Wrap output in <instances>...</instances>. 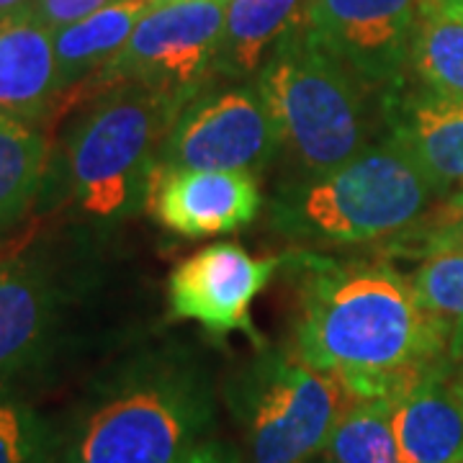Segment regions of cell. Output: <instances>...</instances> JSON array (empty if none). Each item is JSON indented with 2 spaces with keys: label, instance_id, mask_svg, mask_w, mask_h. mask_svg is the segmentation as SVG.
I'll return each instance as SVG.
<instances>
[{
  "label": "cell",
  "instance_id": "cb8c5ba5",
  "mask_svg": "<svg viewBox=\"0 0 463 463\" xmlns=\"http://www.w3.org/2000/svg\"><path fill=\"white\" fill-rule=\"evenodd\" d=\"M116 0H33L32 8L36 16L42 18L52 32L65 29L70 24H78L100 8L111 5Z\"/></svg>",
  "mask_w": 463,
  "mask_h": 463
},
{
  "label": "cell",
  "instance_id": "52a82bcc",
  "mask_svg": "<svg viewBox=\"0 0 463 463\" xmlns=\"http://www.w3.org/2000/svg\"><path fill=\"white\" fill-rule=\"evenodd\" d=\"M227 5L230 0L155 3L124 50L99 70L103 88L139 83L185 106L216 72Z\"/></svg>",
  "mask_w": 463,
  "mask_h": 463
},
{
  "label": "cell",
  "instance_id": "44dd1931",
  "mask_svg": "<svg viewBox=\"0 0 463 463\" xmlns=\"http://www.w3.org/2000/svg\"><path fill=\"white\" fill-rule=\"evenodd\" d=\"M62 438L29 402L0 383V463H57Z\"/></svg>",
  "mask_w": 463,
  "mask_h": 463
},
{
  "label": "cell",
  "instance_id": "e0dca14e",
  "mask_svg": "<svg viewBox=\"0 0 463 463\" xmlns=\"http://www.w3.org/2000/svg\"><path fill=\"white\" fill-rule=\"evenodd\" d=\"M155 0H116L78 24L54 32V60L60 88L67 90L114 60Z\"/></svg>",
  "mask_w": 463,
  "mask_h": 463
},
{
  "label": "cell",
  "instance_id": "4316f807",
  "mask_svg": "<svg viewBox=\"0 0 463 463\" xmlns=\"http://www.w3.org/2000/svg\"><path fill=\"white\" fill-rule=\"evenodd\" d=\"M312 463H332L330 458H327V456H325V453H322V456H319V458H315V461Z\"/></svg>",
  "mask_w": 463,
  "mask_h": 463
},
{
  "label": "cell",
  "instance_id": "7c38bea8",
  "mask_svg": "<svg viewBox=\"0 0 463 463\" xmlns=\"http://www.w3.org/2000/svg\"><path fill=\"white\" fill-rule=\"evenodd\" d=\"M381 118L383 139L407 152L440 194L463 185V100L399 83L383 90Z\"/></svg>",
  "mask_w": 463,
  "mask_h": 463
},
{
  "label": "cell",
  "instance_id": "277c9868",
  "mask_svg": "<svg viewBox=\"0 0 463 463\" xmlns=\"http://www.w3.org/2000/svg\"><path fill=\"white\" fill-rule=\"evenodd\" d=\"M279 124L283 147L304 175H319L355 157L371 142V93L307 26L283 36L255 75Z\"/></svg>",
  "mask_w": 463,
  "mask_h": 463
},
{
  "label": "cell",
  "instance_id": "d4e9b609",
  "mask_svg": "<svg viewBox=\"0 0 463 463\" xmlns=\"http://www.w3.org/2000/svg\"><path fill=\"white\" fill-rule=\"evenodd\" d=\"M178 463H242V456L240 450L224 440H203L194 450H188Z\"/></svg>",
  "mask_w": 463,
  "mask_h": 463
},
{
  "label": "cell",
  "instance_id": "5bb4252c",
  "mask_svg": "<svg viewBox=\"0 0 463 463\" xmlns=\"http://www.w3.org/2000/svg\"><path fill=\"white\" fill-rule=\"evenodd\" d=\"M60 93L54 32L32 8L0 18V114L36 124Z\"/></svg>",
  "mask_w": 463,
  "mask_h": 463
},
{
  "label": "cell",
  "instance_id": "8fae6325",
  "mask_svg": "<svg viewBox=\"0 0 463 463\" xmlns=\"http://www.w3.org/2000/svg\"><path fill=\"white\" fill-rule=\"evenodd\" d=\"M149 212L167 232L199 240L230 234L250 224L260 212L258 178L224 170H152L147 191Z\"/></svg>",
  "mask_w": 463,
  "mask_h": 463
},
{
  "label": "cell",
  "instance_id": "30bf717a",
  "mask_svg": "<svg viewBox=\"0 0 463 463\" xmlns=\"http://www.w3.org/2000/svg\"><path fill=\"white\" fill-rule=\"evenodd\" d=\"M281 265L283 258H255L237 242L209 245L170 273V315L212 335L252 332L250 307Z\"/></svg>",
  "mask_w": 463,
  "mask_h": 463
},
{
  "label": "cell",
  "instance_id": "6da1fadb",
  "mask_svg": "<svg viewBox=\"0 0 463 463\" xmlns=\"http://www.w3.org/2000/svg\"><path fill=\"white\" fill-rule=\"evenodd\" d=\"M297 283L294 355L345 386L350 397L389 399L430 365L456 355L453 332L383 260L291 255Z\"/></svg>",
  "mask_w": 463,
  "mask_h": 463
},
{
  "label": "cell",
  "instance_id": "3957f363",
  "mask_svg": "<svg viewBox=\"0 0 463 463\" xmlns=\"http://www.w3.org/2000/svg\"><path fill=\"white\" fill-rule=\"evenodd\" d=\"M440 191L407 152L381 139L335 170L279 188L270 222L288 240L325 248L402 242L438 206Z\"/></svg>",
  "mask_w": 463,
  "mask_h": 463
},
{
  "label": "cell",
  "instance_id": "d6986e66",
  "mask_svg": "<svg viewBox=\"0 0 463 463\" xmlns=\"http://www.w3.org/2000/svg\"><path fill=\"white\" fill-rule=\"evenodd\" d=\"M44 165L47 142L33 124L0 114V232L32 206Z\"/></svg>",
  "mask_w": 463,
  "mask_h": 463
},
{
  "label": "cell",
  "instance_id": "5b68a950",
  "mask_svg": "<svg viewBox=\"0 0 463 463\" xmlns=\"http://www.w3.org/2000/svg\"><path fill=\"white\" fill-rule=\"evenodd\" d=\"M183 103L147 85L103 90L67 139V175L85 214L114 222L147 201L149 178Z\"/></svg>",
  "mask_w": 463,
  "mask_h": 463
},
{
  "label": "cell",
  "instance_id": "7402d4cb",
  "mask_svg": "<svg viewBox=\"0 0 463 463\" xmlns=\"http://www.w3.org/2000/svg\"><path fill=\"white\" fill-rule=\"evenodd\" d=\"M412 273L422 304L453 332L456 353L463 345V250H428Z\"/></svg>",
  "mask_w": 463,
  "mask_h": 463
},
{
  "label": "cell",
  "instance_id": "2e32d148",
  "mask_svg": "<svg viewBox=\"0 0 463 463\" xmlns=\"http://www.w3.org/2000/svg\"><path fill=\"white\" fill-rule=\"evenodd\" d=\"M307 0H230L216 72L232 80L258 75L283 36L304 26Z\"/></svg>",
  "mask_w": 463,
  "mask_h": 463
},
{
  "label": "cell",
  "instance_id": "f1b7e54d",
  "mask_svg": "<svg viewBox=\"0 0 463 463\" xmlns=\"http://www.w3.org/2000/svg\"><path fill=\"white\" fill-rule=\"evenodd\" d=\"M155 3H173V0H155Z\"/></svg>",
  "mask_w": 463,
  "mask_h": 463
},
{
  "label": "cell",
  "instance_id": "ac0fdd59",
  "mask_svg": "<svg viewBox=\"0 0 463 463\" xmlns=\"http://www.w3.org/2000/svg\"><path fill=\"white\" fill-rule=\"evenodd\" d=\"M410 67L425 90L463 100V11L456 0H420Z\"/></svg>",
  "mask_w": 463,
  "mask_h": 463
},
{
  "label": "cell",
  "instance_id": "603a6c76",
  "mask_svg": "<svg viewBox=\"0 0 463 463\" xmlns=\"http://www.w3.org/2000/svg\"><path fill=\"white\" fill-rule=\"evenodd\" d=\"M402 242H407L410 252L417 255L428 250H463V185L438 203L420 230Z\"/></svg>",
  "mask_w": 463,
  "mask_h": 463
},
{
  "label": "cell",
  "instance_id": "83f0119b",
  "mask_svg": "<svg viewBox=\"0 0 463 463\" xmlns=\"http://www.w3.org/2000/svg\"><path fill=\"white\" fill-rule=\"evenodd\" d=\"M456 5H458V8H461V11H463V0H456Z\"/></svg>",
  "mask_w": 463,
  "mask_h": 463
},
{
  "label": "cell",
  "instance_id": "ffe728a7",
  "mask_svg": "<svg viewBox=\"0 0 463 463\" xmlns=\"http://www.w3.org/2000/svg\"><path fill=\"white\" fill-rule=\"evenodd\" d=\"M325 456L332 463H402L389 402L350 397Z\"/></svg>",
  "mask_w": 463,
  "mask_h": 463
},
{
  "label": "cell",
  "instance_id": "ba28073f",
  "mask_svg": "<svg viewBox=\"0 0 463 463\" xmlns=\"http://www.w3.org/2000/svg\"><path fill=\"white\" fill-rule=\"evenodd\" d=\"M283 147L279 124L258 85L201 90L175 116L157 167L224 170L258 178Z\"/></svg>",
  "mask_w": 463,
  "mask_h": 463
},
{
  "label": "cell",
  "instance_id": "9a60e30c",
  "mask_svg": "<svg viewBox=\"0 0 463 463\" xmlns=\"http://www.w3.org/2000/svg\"><path fill=\"white\" fill-rule=\"evenodd\" d=\"M57 322V291L32 260L0 263V383L44 353Z\"/></svg>",
  "mask_w": 463,
  "mask_h": 463
},
{
  "label": "cell",
  "instance_id": "484cf974",
  "mask_svg": "<svg viewBox=\"0 0 463 463\" xmlns=\"http://www.w3.org/2000/svg\"><path fill=\"white\" fill-rule=\"evenodd\" d=\"M33 0H0V18L11 16V14H18L24 8H29Z\"/></svg>",
  "mask_w": 463,
  "mask_h": 463
},
{
  "label": "cell",
  "instance_id": "8992f818",
  "mask_svg": "<svg viewBox=\"0 0 463 463\" xmlns=\"http://www.w3.org/2000/svg\"><path fill=\"white\" fill-rule=\"evenodd\" d=\"M248 463H312L325 453L350 394L297 355L265 350L227 386Z\"/></svg>",
  "mask_w": 463,
  "mask_h": 463
},
{
  "label": "cell",
  "instance_id": "4fadbf2b",
  "mask_svg": "<svg viewBox=\"0 0 463 463\" xmlns=\"http://www.w3.org/2000/svg\"><path fill=\"white\" fill-rule=\"evenodd\" d=\"M386 402L402 463H463V381L453 379L450 358Z\"/></svg>",
  "mask_w": 463,
  "mask_h": 463
},
{
  "label": "cell",
  "instance_id": "7a4b0ae2",
  "mask_svg": "<svg viewBox=\"0 0 463 463\" xmlns=\"http://www.w3.org/2000/svg\"><path fill=\"white\" fill-rule=\"evenodd\" d=\"M216 402L209 371L181 353L127 365L90 399L62 440V463H178L209 440Z\"/></svg>",
  "mask_w": 463,
  "mask_h": 463
},
{
  "label": "cell",
  "instance_id": "9c48e42d",
  "mask_svg": "<svg viewBox=\"0 0 463 463\" xmlns=\"http://www.w3.org/2000/svg\"><path fill=\"white\" fill-rule=\"evenodd\" d=\"M420 0H307L304 26L368 88L389 90L410 67Z\"/></svg>",
  "mask_w": 463,
  "mask_h": 463
}]
</instances>
